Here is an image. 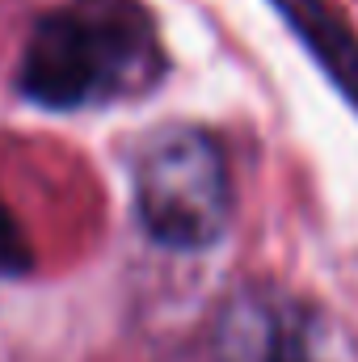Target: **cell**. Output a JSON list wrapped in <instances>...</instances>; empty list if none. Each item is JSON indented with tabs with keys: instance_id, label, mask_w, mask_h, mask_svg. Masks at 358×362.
Masks as SVG:
<instances>
[{
	"instance_id": "6da1fadb",
	"label": "cell",
	"mask_w": 358,
	"mask_h": 362,
	"mask_svg": "<svg viewBox=\"0 0 358 362\" xmlns=\"http://www.w3.org/2000/svg\"><path fill=\"white\" fill-rule=\"evenodd\" d=\"M169 59L139 0H72L47 13L21 51V93L47 110H89L161 85Z\"/></svg>"
},
{
	"instance_id": "7a4b0ae2",
	"label": "cell",
	"mask_w": 358,
	"mask_h": 362,
	"mask_svg": "<svg viewBox=\"0 0 358 362\" xmlns=\"http://www.w3.org/2000/svg\"><path fill=\"white\" fill-rule=\"evenodd\" d=\"M135 211L161 245L181 253L211 249L232 219V181L219 144L198 127L156 131L135 160Z\"/></svg>"
},
{
	"instance_id": "3957f363",
	"label": "cell",
	"mask_w": 358,
	"mask_h": 362,
	"mask_svg": "<svg viewBox=\"0 0 358 362\" xmlns=\"http://www.w3.org/2000/svg\"><path fill=\"white\" fill-rule=\"evenodd\" d=\"M219 358L224 362H312L304 329L278 312L270 295L236 299L219 325Z\"/></svg>"
},
{
	"instance_id": "277c9868",
	"label": "cell",
	"mask_w": 358,
	"mask_h": 362,
	"mask_svg": "<svg viewBox=\"0 0 358 362\" xmlns=\"http://www.w3.org/2000/svg\"><path fill=\"white\" fill-rule=\"evenodd\" d=\"M274 8L358 110V34L350 30V21L329 0H274Z\"/></svg>"
},
{
	"instance_id": "5b68a950",
	"label": "cell",
	"mask_w": 358,
	"mask_h": 362,
	"mask_svg": "<svg viewBox=\"0 0 358 362\" xmlns=\"http://www.w3.org/2000/svg\"><path fill=\"white\" fill-rule=\"evenodd\" d=\"M30 266H34V253L17 228L13 211L0 198V278H21V274H30Z\"/></svg>"
}]
</instances>
